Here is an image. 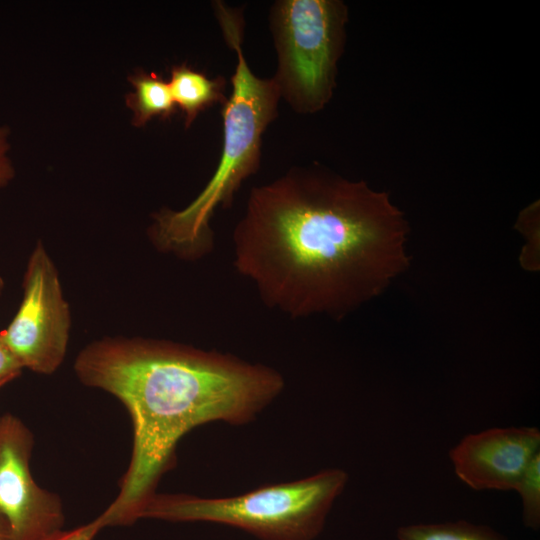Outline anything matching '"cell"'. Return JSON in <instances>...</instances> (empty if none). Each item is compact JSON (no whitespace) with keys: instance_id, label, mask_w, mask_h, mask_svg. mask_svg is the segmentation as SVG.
<instances>
[{"instance_id":"1","label":"cell","mask_w":540,"mask_h":540,"mask_svg":"<svg viewBox=\"0 0 540 540\" xmlns=\"http://www.w3.org/2000/svg\"><path fill=\"white\" fill-rule=\"evenodd\" d=\"M409 232L388 193L319 165L294 167L251 189L233 265L268 308L339 320L409 268Z\"/></svg>"},{"instance_id":"2","label":"cell","mask_w":540,"mask_h":540,"mask_svg":"<svg viewBox=\"0 0 540 540\" xmlns=\"http://www.w3.org/2000/svg\"><path fill=\"white\" fill-rule=\"evenodd\" d=\"M78 379L118 398L133 425L131 459L103 528L130 525L175 464L178 441L214 421H252L284 388L275 369L229 353L157 339L105 337L74 362Z\"/></svg>"},{"instance_id":"3","label":"cell","mask_w":540,"mask_h":540,"mask_svg":"<svg viewBox=\"0 0 540 540\" xmlns=\"http://www.w3.org/2000/svg\"><path fill=\"white\" fill-rule=\"evenodd\" d=\"M215 14L237 63L232 92L222 105L223 143L218 165L197 197L181 210L162 208L152 214L148 236L153 246L185 261L209 255L215 245L210 225L218 208L231 206L242 183L260 166L262 135L278 116L280 90L274 77L260 78L244 56L243 18L220 1Z\"/></svg>"},{"instance_id":"4","label":"cell","mask_w":540,"mask_h":540,"mask_svg":"<svg viewBox=\"0 0 540 540\" xmlns=\"http://www.w3.org/2000/svg\"><path fill=\"white\" fill-rule=\"evenodd\" d=\"M347 481L344 470L328 469L304 479L261 486L232 497L156 493L140 519L218 523L242 529L263 540H313L322 531Z\"/></svg>"},{"instance_id":"5","label":"cell","mask_w":540,"mask_h":540,"mask_svg":"<svg viewBox=\"0 0 540 540\" xmlns=\"http://www.w3.org/2000/svg\"><path fill=\"white\" fill-rule=\"evenodd\" d=\"M348 8L340 0H279L270 10L281 98L300 114L330 102L345 46Z\"/></svg>"},{"instance_id":"6","label":"cell","mask_w":540,"mask_h":540,"mask_svg":"<svg viewBox=\"0 0 540 540\" xmlns=\"http://www.w3.org/2000/svg\"><path fill=\"white\" fill-rule=\"evenodd\" d=\"M22 290L20 305L2 337L23 369L52 374L67 352L71 313L57 268L40 241L28 258Z\"/></svg>"},{"instance_id":"7","label":"cell","mask_w":540,"mask_h":540,"mask_svg":"<svg viewBox=\"0 0 540 540\" xmlns=\"http://www.w3.org/2000/svg\"><path fill=\"white\" fill-rule=\"evenodd\" d=\"M33 444L31 431L19 417L0 416V517L14 540H47L64 530L60 497L32 476Z\"/></svg>"},{"instance_id":"8","label":"cell","mask_w":540,"mask_h":540,"mask_svg":"<svg viewBox=\"0 0 540 540\" xmlns=\"http://www.w3.org/2000/svg\"><path fill=\"white\" fill-rule=\"evenodd\" d=\"M540 453L535 427L492 428L469 434L449 452L454 472L471 489L514 490Z\"/></svg>"},{"instance_id":"9","label":"cell","mask_w":540,"mask_h":540,"mask_svg":"<svg viewBox=\"0 0 540 540\" xmlns=\"http://www.w3.org/2000/svg\"><path fill=\"white\" fill-rule=\"evenodd\" d=\"M168 83L176 107L184 114L186 128L201 112L215 104L223 105L227 100L223 76L210 78L186 63L171 67Z\"/></svg>"},{"instance_id":"10","label":"cell","mask_w":540,"mask_h":540,"mask_svg":"<svg viewBox=\"0 0 540 540\" xmlns=\"http://www.w3.org/2000/svg\"><path fill=\"white\" fill-rule=\"evenodd\" d=\"M128 80L133 87L126 95V105L133 113L132 125L143 127L153 118L166 120L176 113L169 83L161 75L137 69Z\"/></svg>"},{"instance_id":"11","label":"cell","mask_w":540,"mask_h":540,"mask_svg":"<svg viewBox=\"0 0 540 540\" xmlns=\"http://www.w3.org/2000/svg\"><path fill=\"white\" fill-rule=\"evenodd\" d=\"M396 536L398 540H508L489 526L464 520L401 526Z\"/></svg>"},{"instance_id":"12","label":"cell","mask_w":540,"mask_h":540,"mask_svg":"<svg viewBox=\"0 0 540 540\" xmlns=\"http://www.w3.org/2000/svg\"><path fill=\"white\" fill-rule=\"evenodd\" d=\"M522 502V521L534 531L540 528V453L514 487Z\"/></svg>"},{"instance_id":"13","label":"cell","mask_w":540,"mask_h":540,"mask_svg":"<svg viewBox=\"0 0 540 540\" xmlns=\"http://www.w3.org/2000/svg\"><path fill=\"white\" fill-rule=\"evenodd\" d=\"M537 208H539L538 205L532 204L520 213L518 219L519 230H524L528 239V249L526 253L522 254L523 256L525 255V258L522 260L523 262H527L528 269H535L536 229H538L536 226L539 224Z\"/></svg>"},{"instance_id":"14","label":"cell","mask_w":540,"mask_h":540,"mask_svg":"<svg viewBox=\"0 0 540 540\" xmlns=\"http://www.w3.org/2000/svg\"><path fill=\"white\" fill-rule=\"evenodd\" d=\"M23 367L5 343L0 331V388L22 373Z\"/></svg>"},{"instance_id":"15","label":"cell","mask_w":540,"mask_h":540,"mask_svg":"<svg viewBox=\"0 0 540 540\" xmlns=\"http://www.w3.org/2000/svg\"><path fill=\"white\" fill-rule=\"evenodd\" d=\"M9 129L0 125V189L6 187L14 178L15 170L8 155L10 150Z\"/></svg>"},{"instance_id":"16","label":"cell","mask_w":540,"mask_h":540,"mask_svg":"<svg viewBox=\"0 0 540 540\" xmlns=\"http://www.w3.org/2000/svg\"><path fill=\"white\" fill-rule=\"evenodd\" d=\"M101 529L103 528L99 520L95 518L82 526L70 530H62L47 540H93Z\"/></svg>"},{"instance_id":"17","label":"cell","mask_w":540,"mask_h":540,"mask_svg":"<svg viewBox=\"0 0 540 540\" xmlns=\"http://www.w3.org/2000/svg\"><path fill=\"white\" fill-rule=\"evenodd\" d=\"M0 540H14L6 522L0 517Z\"/></svg>"},{"instance_id":"18","label":"cell","mask_w":540,"mask_h":540,"mask_svg":"<svg viewBox=\"0 0 540 540\" xmlns=\"http://www.w3.org/2000/svg\"><path fill=\"white\" fill-rule=\"evenodd\" d=\"M4 288H5V280H4V278L0 275V297H1V295L3 294V292H4Z\"/></svg>"}]
</instances>
